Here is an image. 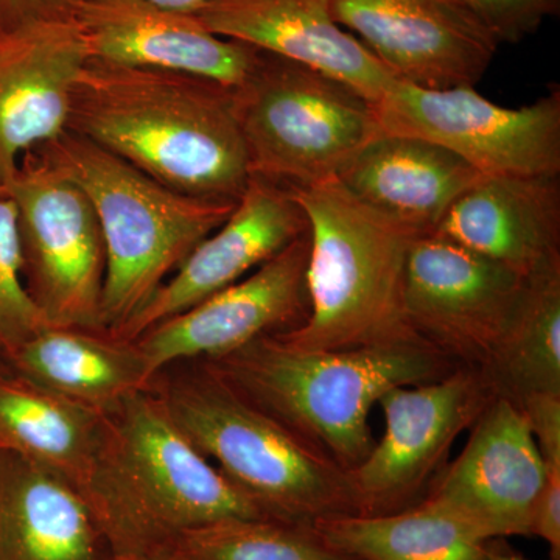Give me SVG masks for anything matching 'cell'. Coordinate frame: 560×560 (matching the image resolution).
Masks as SVG:
<instances>
[{"mask_svg": "<svg viewBox=\"0 0 560 560\" xmlns=\"http://www.w3.org/2000/svg\"><path fill=\"white\" fill-rule=\"evenodd\" d=\"M0 560H116L72 482L0 447Z\"/></svg>", "mask_w": 560, "mask_h": 560, "instance_id": "obj_20", "label": "cell"}, {"mask_svg": "<svg viewBox=\"0 0 560 560\" xmlns=\"http://www.w3.org/2000/svg\"><path fill=\"white\" fill-rule=\"evenodd\" d=\"M172 419L272 521L315 528L355 515L349 471L232 388L208 364L162 390Z\"/></svg>", "mask_w": 560, "mask_h": 560, "instance_id": "obj_6", "label": "cell"}, {"mask_svg": "<svg viewBox=\"0 0 560 560\" xmlns=\"http://www.w3.org/2000/svg\"><path fill=\"white\" fill-rule=\"evenodd\" d=\"M382 135L444 147L482 176L560 175V90L503 108L474 88L425 90L396 79L374 103Z\"/></svg>", "mask_w": 560, "mask_h": 560, "instance_id": "obj_9", "label": "cell"}, {"mask_svg": "<svg viewBox=\"0 0 560 560\" xmlns=\"http://www.w3.org/2000/svg\"><path fill=\"white\" fill-rule=\"evenodd\" d=\"M528 279L434 232L419 235L405 270V324L456 366L482 370Z\"/></svg>", "mask_w": 560, "mask_h": 560, "instance_id": "obj_11", "label": "cell"}, {"mask_svg": "<svg viewBox=\"0 0 560 560\" xmlns=\"http://www.w3.org/2000/svg\"><path fill=\"white\" fill-rule=\"evenodd\" d=\"M548 470H560V394L536 393L515 401Z\"/></svg>", "mask_w": 560, "mask_h": 560, "instance_id": "obj_29", "label": "cell"}, {"mask_svg": "<svg viewBox=\"0 0 560 560\" xmlns=\"http://www.w3.org/2000/svg\"><path fill=\"white\" fill-rule=\"evenodd\" d=\"M73 0H0V36L51 18L70 16Z\"/></svg>", "mask_w": 560, "mask_h": 560, "instance_id": "obj_30", "label": "cell"}, {"mask_svg": "<svg viewBox=\"0 0 560 560\" xmlns=\"http://www.w3.org/2000/svg\"><path fill=\"white\" fill-rule=\"evenodd\" d=\"M313 529L359 560H489L490 541L425 501L393 514L341 515Z\"/></svg>", "mask_w": 560, "mask_h": 560, "instance_id": "obj_24", "label": "cell"}, {"mask_svg": "<svg viewBox=\"0 0 560 560\" xmlns=\"http://www.w3.org/2000/svg\"><path fill=\"white\" fill-rule=\"evenodd\" d=\"M116 560H184L180 558L176 548H171V550H161L154 552H145V555H135V556H119Z\"/></svg>", "mask_w": 560, "mask_h": 560, "instance_id": "obj_33", "label": "cell"}, {"mask_svg": "<svg viewBox=\"0 0 560 560\" xmlns=\"http://www.w3.org/2000/svg\"><path fill=\"white\" fill-rule=\"evenodd\" d=\"M499 44H517L559 13V0H459Z\"/></svg>", "mask_w": 560, "mask_h": 560, "instance_id": "obj_28", "label": "cell"}, {"mask_svg": "<svg viewBox=\"0 0 560 560\" xmlns=\"http://www.w3.org/2000/svg\"><path fill=\"white\" fill-rule=\"evenodd\" d=\"M7 363L21 377L103 416L154 383L135 341L72 327L39 330Z\"/></svg>", "mask_w": 560, "mask_h": 560, "instance_id": "obj_22", "label": "cell"}, {"mask_svg": "<svg viewBox=\"0 0 560 560\" xmlns=\"http://www.w3.org/2000/svg\"><path fill=\"white\" fill-rule=\"evenodd\" d=\"M88 60L72 16L0 36V189L24 154L68 131L73 84Z\"/></svg>", "mask_w": 560, "mask_h": 560, "instance_id": "obj_17", "label": "cell"}, {"mask_svg": "<svg viewBox=\"0 0 560 560\" xmlns=\"http://www.w3.org/2000/svg\"><path fill=\"white\" fill-rule=\"evenodd\" d=\"M308 232L289 187L250 176L230 219L200 243L116 338L136 341L151 327L241 282Z\"/></svg>", "mask_w": 560, "mask_h": 560, "instance_id": "obj_15", "label": "cell"}, {"mask_svg": "<svg viewBox=\"0 0 560 560\" xmlns=\"http://www.w3.org/2000/svg\"><path fill=\"white\" fill-rule=\"evenodd\" d=\"M235 92L250 176L289 189L337 178L382 135L374 105L360 92L265 51Z\"/></svg>", "mask_w": 560, "mask_h": 560, "instance_id": "obj_7", "label": "cell"}, {"mask_svg": "<svg viewBox=\"0 0 560 560\" xmlns=\"http://www.w3.org/2000/svg\"><path fill=\"white\" fill-rule=\"evenodd\" d=\"M5 368H9V363H7L5 357L0 353V371L5 370Z\"/></svg>", "mask_w": 560, "mask_h": 560, "instance_id": "obj_35", "label": "cell"}, {"mask_svg": "<svg viewBox=\"0 0 560 560\" xmlns=\"http://www.w3.org/2000/svg\"><path fill=\"white\" fill-rule=\"evenodd\" d=\"M184 560H359L330 548L313 528L272 518H224L186 530Z\"/></svg>", "mask_w": 560, "mask_h": 560, "instance_id": "obj_26", "label": "cell"}, {"mask_svg": "<svg viewBox=\"0 0 560 560\" xmlns=\"http://www.w3.org/2000/svg\"><path fill=\"white\" fill-rule=\"evenodd\" d=\"M75 21L91 60L175 70L243 86L261 51L213 35L194 13L150 0H73Z\"/></svg>", "mask_w": 560, "mask_h": 560, "instance_id": "obj_16", "label": "cell"}, {"mask_svg": "<svg viewBox=\"0 0 560 560\" xmlns=\"http://www.w3.org/2000/svg\"><path fill=\"white\" fill-rule=\"evenodd\" d=\"M68 131L190 197L238 201L250 178L237 92L190 73L90 58Z\"/></svg>", "mask_w": 560, "mask_h": 560, "instance_id": "obj_1", "label": "cell"}, {"mask_svg": "<svg viewBox=\"0 0 560 560\" xmlns=\"http://www.w3.org/2000/svg\"><path fill=\"white\" fill-rule=\"evenodd\" d=\"M81 493L116 558L171 550L224 518H268L184 436L153 386L105 416Z\"/></svg>", "mask_w": 560, "mask_h": 560, "instance_id": "obj_2", "label": "cell"}, {"mask_svg": "<svg viewBox=\"0 0 560 560\" xmlns=\"http://www.w3.org/2000/svg\"><path fill=\"white\" fill-rule=\"evenodd\" d=\"M202 363L346 471L374 448L370 415L386 390L440 381L459 368L416 337L357 349L305 350L275 334Z\"/></svg>", "mask_w": 560, "mask_h": 560, "instance_id": "obj_3", "label": "cell"}, {"mask_svg": "<svg viewBox=\"0 0 560 560\" xmlns=\"http://www.w3.org/2000/svg\"><path fill=\"white\" fill-rule=\"evenodd\" d=\"M105 416L0 371V447L46 467L83 489L101 445Z\"/></svg>", "mask_w": 560, "mask_h": 560, "instance_id": "obj_23", "label": "cell"}, {"mask_svg": "<svg viewBox=\"0 0 560 560\" xmlns=\"http://www.w3.org/2000/svg\"><path fill=\"white\" fill-rule=\"evenodd\" d=\"M36 153L84 190L106 248L102 326L117 337L237 201L180 194L91 140L65 131Z\"/></svg>", "mask_w": 560, "mask_h": 560, "instance_id": "obj_5", "label": "cell"}, {"mask_svg": "<svg viewBox=\"0 0 560 560\" xmlns=\"http://www.w3.org/2000/svg\"><path fill=\"white\" fill-rule=\"evenodd\" d=\"M497 397L560 394V265L530 276L517 311L480 370Z\"/></svg>", "mask_w": 560, "mask_h": 560, "instance_id": "obj_25", "label": "cell"}, {"mask_svg": "<svg viewBox=\"0 0 560 560\" xmlns=\"http://www.w3.org/2000/svg\"><path fill=\"white\" fill-rule=\"evenodd\" d=\"M3 191H5V190H3V189H0V194H3Z\"/></svg>", "mask_w": 560, "mask_h": 560, "instance_id": "obj_36", "label": "cell"}, {"mask_svg": "<svg viewBox=\"0 0 560 560\" xmlns=\"http://www.w3.org/2000/svg\"><path fill=\"white\" fill-rule=\"evenodd\" d=\"M434 234L530 278L560 265L559 176H481Z\"/></svg>", "mask_w": 560, "mask_h": 560, "instance_id": "obj_19", "label": "cell"}, {"mask_svg": "<svg viewBox=\"0 0 560 560\" xmlns=\"http://www.w3.org/2000/svg\"><path fill=\"white\" fill-rule=\"evenodd\" d=\"M497 399L480 370L456 368L440 381L394 386L378 399L385 434L349 471L355 515L415 506L442 469L453 442Z\"/></svg>", "mask_w": 560, "mask_h": 560, "instance_id": "obj_10", "label": "cell"}, {"mask_svg": "<svg viewBox=\"0 0 560 560\" xmlns=\"http://www.w3.org/2000/svg\"><path fill=\"white\" fill-rule=\"evenodd\" d=\"M334 18L399 80L474 88L500 44L459 0H334Z\"/></svg>", "mask_w": 560, "mask_h": 560, "instance_id": "obj_14", "label": "cell"}, {"mask_svg": "<svg viewBox=\"0 0 560 560\" xmlns=\"http://www.w3.org/2000/svg\"><path fill=\"white\" fill-rule=\"evenodd\" d=\"M547 477L522 412L497 397L471 425L458 458L441 469L420 501L452 515L485 541L530 537Z\"/></svg>", "mask_w": 560, "mask_h": 560, "instance_id": "obj_12", "label": "cell"}, {"mask_svg": "<svg viewBox=\"0 0 560 560\" xmlns=\"http://www.w3.org/2000/svg\"><path fill=\"white\" fill-rule=\"evenodd\" d=\"M49 326L22 282L16 209L3 191L0 194V353L9 359L22 342Z\"/></svg>", "mask_w": 560, "mask_h": 560, "instance_id": "obj_27", "label": "cell"}, {"mask_svg": "<svg viewBox=\"0 0 560 560\" xmlns=\"http://www.w3.org/2000/svg\"><path fill=\"white\" fill-rule=\"evenodd\" d=\"M481 176L455 153L429 140L381 135L337 178L360 201L430 234Z\"/></svg>", "mask_w": 560, "mask_h": 560, "instance_id": "obj_21", "label": "cell"}, {"mask_svg": "<svg viewBox=\"0 0 560 560\" xmlns=\"http://www.w3.org/2000/svg\"><path fill=\"white\" fill-rule=\"evenodd\" d=\"M194 14L213 35L319 70L372 105L397 79L335 21L334 0H208Z\"/></svg>", "mask_w": 560, "mask_h": 560, "instance_id": "obj_18", "label": "cell"}, {"mask_svg": "<svg viewBox=\"0 0 560 560\" xmlns=\"http://www.w3.org/2000/svg\"><path fill=\"white\" fill-rule=\"evenodd\" d=\"M311 241L302 235L241 282L151 327L136 340L150 377L179 361H212L307 319Z\"/></svg>", "mask_w": 560, "mask_h": 560, "instance_id": "obj_13", "label": "cell"}, {"mask_svg": "<svg viewBox=\"0 0 560 560\" xmlns=\"http://www.w3.org/2000/svg\"><path fill=\"white\" fill-rule=\"evenodd\" d=\"M5 194L16 209L22 282L35 307L50 326L103 331L106 248L88 195L35 150Z\"/></svg>", "mask_w": 560, "mask_h": 560, "instance_id": "obj_8", "label": "cell"}, {"mask_svg": "<svg viewBox=\"0 0 560 560\" xmlns=\"http://www.w3.org/2000/svg\"><path fill=\"white\" fill-rule=\"evenodd\" d=\"M308 221L307 319L275 334L305 350H346L415 337L404 280L423 232L360 201L338 178L291 187Z\"/></svg>", "mask_w": 560, "mask_h": 560, "instance_id": "obj_4", "label": "cell"}, {"mask_svg": "<svg viewBox=\"0 0 560 560\" xmlns=\"http://www.w3.org/2000/svg\"><path fill=\"white\" fill-rule=\"evenodd\" d=\"M489 560H528L515 555L514 551L504 550L503 547H497L495 540L490 541Z\"/></svg>", "mask_w": 560, "mask_h": 560, "instance_id": "obj_34", "label": "cell"}, {"mask_svg": "<svg viewBox=\"0 0 560 560\" xmlns=\"http://www.w3.org/2000/svg\"><path fill=\"white\" fill-rule=\"evenodd\" d=\"M150 2L167 7V9L184 11V13H197L208 0H150Z\"/></svg>", "mask_w": 560, "mask_h": 560, "instance_id": "obj_32", "label": "cell"}, {"mask_svg": "<svg viewBox=\"0 0 560 560\" xmlns=\"http://www.w3.org/2000/svg\"><path fill=\"white\" fill-rule=\"evenodd\" d=\"M530 536L547 541L552 560H560V470H548L530 522Z\"/></svg>", "mask_w": 560, "mask_h": 560, "instance_id": "obj_31", "label": "cell"}]
</instances>
